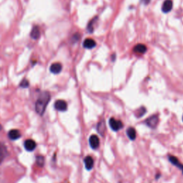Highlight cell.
Returning a JSON list of instances; mask_svg holds the SVG:
<instances>
[{"label": "cell", "mask_w": 183, "mask_h": 183, "mask_svg": "<svg viewBox=\"0 0 183 183\" xmlns=\"http://www.w3.org/2000/svg\"><path fill=\"white\" fill-rule=\"evenodd\" d=\"M50 94L48 92L44 91L40 93L36 104H35V110L39 115H42L44 113L46 107L50 100Z\"/></svg>", "instance_id": "cell-1"}, {"label": "cell", "mask_w": 183, "mask_h": 183, "mask_svg": "<svg viewBox=\"0 0 183 183\" xmlns=\"http://www.w3.org/2000/svg\"><path fill=\"white\" fill-rule=\"evenodd\" d=\"M109 125L110 127L112 128V130L117 132L121 130L123 127V124L120 120H117L115 118H112L109 120Z\"/></svg>", "instance_id": "cell-2"}, {"label": "cell", "mask_w": 183, "mask_h": 183, "mask_svg": "<svg viewBox=\"0 0 183 183\" xmlns=\"http://www.w3.org/2000/svg\"><path fill=\"white\" fill-rule=\"evenodd\" d=\"M158 122H159V118L157 115H153V116H151L145 120L146 125H147L148 127H150V128H152V129L156 127L157 124H158Z\"/></svg>", "instance_id": "cell-3"}, {"label": "cell", "mask_w": 183, "mask_h": 183, "mask_svg": "<svg viewBox=\"0 0 183 183\" xmlns=\"http://www.w3.org/2000/svg\"><path fill=\"white\" fill-rule=\"evenodd\" d=\"M54 107L57 110L60 112H65L67 110V104L65 100L59 99L54 103Z\"/></svg>", "instance_id": "cell-4"}, {"label": "cell", "mask_w": 183, "mask_h": 183, "mask_svg": "<svg viewBox=\"0 0 183 183\" xmlns=\"http://www.w3.org/2000/svg\"><path fill=\"white\" fill-rule=\"evenodd\" d=\"M89 145L93 150H96L99 147V137H97V135H92L90 137H89Z\"/></svg>", "instance_id": "cell-5"}, {"label": "cell", "mask_w": 183, "mask_h": 183, "mask_svg": "<svg viewBox=\"0 0 183 183\" xmlns=\"http://www.w3.org/2000/svg\"><path fill=\"white\" fill-rule=\"evenodd\" d=\"M172 0H165L162 6V10L164 13H168L172 9Z\"/></svg>", "instance_id": "cell-6"}, {"label": "cell", "mask_w": 183, "mask_h": 183, "mask_svg": "<svg viewBox=\"0 0 183 183\" xmlns=\"http://www.w3.org/2000/svg\"><path fill=\"white\" fill-rule=\"evenodd\" d=\"M24 146H25V148L26 149L27 151H33L36 148V142L33 140V139H27L25 142V144H24Z\"/></svg>", "instance_id": "cell-7"}, {"label": "cell", "mask_w": 183, "mask_h": 183, "mask_svg": "<svg viewBox=\"0 0 183 183\" xmlns=\"http://www.w3.org/2000/svg\"><path fill=\"white\" fill-rule=\"evenodd\" d=\"M85 168L87 170H91L94 167V160L91 156H87L84 159Z\"/></svg>", "instance_id": "cell-8"}, {"label": "cell", "mask_w": 183, "mask_h": 183, "mask_svg": "<svg viewBox=\"0 0 183 183\" xmlns=\"http://www.w3.org/2000/svg\"><path fill=\"white\" fill-rule=\"evenodd\" d=\"M8 137L12 140H16L21 137V133L17 130H12L8 133Z\"/></svg>", "instance_id": "cell-9"}, {"label": "cell", "mask_w": 183, "mask_h": 183, "mask_svg": "<svg viewBox=\"0 0 183 183\" xmlns=\"http://www.w3.org/2000/svg\"><path fill=\"white\" fill-rule=\"evenodd\" d=\"M62 66L59 62L52 64L50 67V72L53 74H59V72L62 71Z\"/></svg>", "instance_id": "cell-10"}, {"label": "cell", "mask_w": 183, "mask_h": 183, "mask_svg": "<svg viewBox=\"0 0 183 183\" xmlns=\"http://www.w3.org/2000/svg\"><path fill=\"white\" fill-rule=\"evenodd\" d=\"M168 158H169L170 163L172 164V165H174L175 166L177 167L178 168H179V169L182 170V172L183 173V165H182V164L179 163L178 159L176 157L172 156V155H170V156L168 157Z\"/></svg>", "instance_id": "cell-11"}, {"label": "cell", "mask_w": 183, "mask_h": 183, "mask_svg": "<svg viewBox=\"0 0 183 183\" xmlns=\"http://www.w3.org/2000/svg\"><path fill=\"white\" fill-rule=\"evenodd\" d=\"M96 46V42L94 39H90V38H88L86 39L84 41L83 43V46L86 49H92L94 46Z\"/></svg>", "instance_id": "cell-12"}, {"label": "cell", "mask_w": 183, "mask_h": 183, "mask_svg": "<svg viewBox=\"0 0 183 183\" xmlns=\"http://www.w3.org/2000/svg\"><path fill=\"white\" fill-rule=\"evenodd\" d=\"M133 50H134V52L139 53V54H144V53H145L146 51H147V46L144 45V44H138L134 46Z\"/></svg>", "instance_id": "cell-13"}, {"label": "cell", "mask_w": 183, "mask_h": 183, "mask_svg": "<svg viewBox=\"0 0 183 183\" xmlns=\"http://www.w3.org/2000/svg\"><path fill=\"white\" fill-rule=\"evenodd\" d=\"M40 34H40V30H39V27H38L37 26L34 27L32 30L31 34H30L31 37L34 39H37L39 38Z\"/></svg>", "instance_id": "cell-14"}, {"label": "cell", "mask_w": 183, "mask_h": 183, "mask_svg": "<svg viewBox=\"0 0 183 183\" xmlns=\"http://www.w3.org/2000/svg\"><path fill=\"white\" fill-rule=\"evenodd\" d=\"M127 135L131 139V140H134L136 138V130L134 128L129 127L127 130Z\"/></svg>", "instance_id": "cell-15"}, {"label": "cell", "mask_w": 183, "mask_h": 183, "mask_svg": "<svg viewBox=\"0 0 183 183\" xmlns=\"http://www.w3.org/2000/svg\"><path fill=\"white\" fill-rule=\"evenodd\" d=\"M97 130L101 135L104 136V133H105V132L106 130V127H105V122H104L103 120H102V121H100L98 123V125H97Z\"/></svg>", "instance_id": "cell-16"}, {"label": "cell", "mask_w": 183, "mask_h": 183, "mask_svg": "<svg viewBox=\"0 0 183 183\" xmlns=\"http://www.w3.org/2000/svg\"><path fill=\"white\" fill-rule=\"evenodd\" d=\"M97 20V17H95V18L93 19L92 20L89 22V23L88 24V26H87V30L89 32L92 33L94 30V24L95 23V22Z\"/></svg>", "instance_id": "cell-17"}, {"label": "cell", "mask_w": 183, "mask_h": 183, "mask_svg": "<svg viewBox=\"0 0 183 183\" xmlns=\"http://www.w3.org/2000/svg\"><path fill=\"white\" fill-rule=\"evenodd\" d=\"M145 112L146 109L144 108V107H140V108L137 110V112H136V116H137V118H141V117H142L144 114H145Z\"/></svg>", "instance_id": "cell-18"}, {"label": "cell", "mask_w": 183, "mask_h": 183, "mask_svg": "<svg viewBox=\"0 0 183 183\" xmlns=\"http://www.w3.org/2000/svg\"><path fill=\"white\" fill-rule=\"evenodd\" d=\"M36 160H37V165H39V166L42 167L43 165H44V158L43 156H41V155H39V156H37L36 157Z\"/></svg>", "instance_id": "cell-19"}, {"label": "cell", "mask_w": 183, "mask_h": 183, "mask_svg": "<svg viewBox=\"0 0 183 183\" xmlns=\"http://www.w3.org/2000/svg\"><path fill=\"white\" fill-rule=\"evenodd\" d=\"M4 156H5V153H4V148L2 146V144H0V164L4 160Z\"/></svg>", "instance_id": "cell-20"}, {"label": "cell", "mask_w": 183, "mask_h": 183, "mask_svg": "<svg viewBox=\"0 0 183 183\" xmlns=\"http://www.w3.org/2000/svg\"><path fill=\"white\" fill-rule=\"evenodd\" d=\"M29 85H30V84H29V82L27 81L26 79H25V80H22V81L21 82V83H20V87H23V88L27 87Z\"/></svg>", "instance_id": "cell-21"}, {"label": "cell", "mask_w": 183, "mask_h": 183, "mask_svg": "<svg viewBox=\"0 0 183 183\" xmlns=\"http://www.w3.org/2000/svg\"><path fill=\"white\" fill-rule=\"evenodd\" d=\"M141 1H142V2H143L144 4H148L149 3H150V0H141Z\"/></svg>", "instance_id": "cell-22"}, {"label": "cell", "mask_w": 183, "mask_h": 183, "mask_svg": "<svg viewBox=\"0 0 183 183\" xmlns=\"http://www.w3.org/2000/svg\"><path fill=\"white\" fill-rule=\"evenodd\" d=\"M182 120H183V118H182Z\"/></svg>", "instance_id": "cell-23"}]
</instances>
